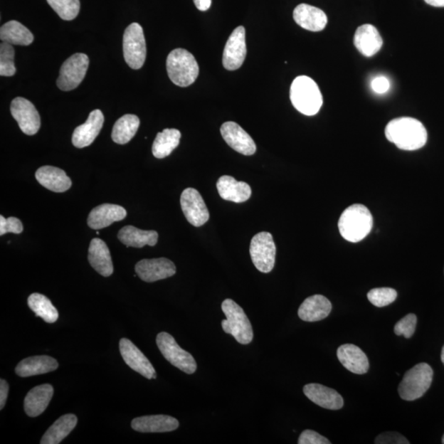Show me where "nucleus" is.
<instances>
[{
    "label": "nucleus",
    "instance_id": "f257e3e1",
    "mask_svg": "<svg viewBox=\"0 0 444 444\" xmlns=\"http://www.w3.org/2000/svg\"><path fill=\"white\" fill-rule=\"evenodd\" d=\"M385 136L401 150L416 151L426 144V127L418 120L401 117L391 120L386 126Z\"/></svg>",
    "mask_w": 444,
    "mask_h": 444
},
{
    "label": "nucleus",
    "instance_id": "f03ea898",
    "mask_svg": "<svg viewBox=\"0 0 444 444\" xmlns=\"http://www.w3.org/2000/svg\"><path fill=\"white\" fill-rule=\"evenodd\" d=\"M373 224L372 214L366 206L353 204L343 211L338 221V229L346 240L357 243L370 233Z\"/></svg>",
    "mask_w": 444,
    "mask_h": 444
},
{
    "label": "nucleus",
    "instance_id": "7ed1b4c3",
    "mask_svg": "<svg viewBox=\"0 0 444 444\" xmlns=\"http://www.w3.org/2000/svg\"><path fill=\"white\" fill-rule=\"evenodd\" d=\"M290 98L293 107L305 115L318 114L322 105L318 84L307 76H299L295 79L290 86Z\"/></svg>",
    "mask_w": 444,
    "mask_h": 444
},
{
    "label": "nucleus",
    "instance_id": "20e7f679",
    "mask_svg": "<svg viewBox=\"0 0 444 444\" xmlns=\"http://www.w3.org/2000/svg\"><path fill=\"white\" fill-rule=\"evenodd\" d=\"M169 78L179 87H189L196 80L199 67L191 53L179 48L169 54L166 60Z\"/></svg>",
    "mask_w": 444,
    "mask_h": 444
},
{
    "label": "nucleus",
    "instance_id": "39448f33",
    "mask_svg": "<svg viewBox=\"0 0 444 444\" xmlns=\"http://www.w3.org/2000/svg\"><path fill=\"white\" fill-rule=\"evenodd\" d=\"M226 319L221 321L222 329L242 345L250 344L253 338L251 322L240 306L234 300L226 299L221 305Z\"/></svg>",
    "mask_w": 444,
    "mask_h": 444
},
{
    "label": "nucleus",
    "instance_id": "423d86ee",
    "mask_svg": "<svg viewBox=\"0 0 444 444\" xmlns=\"http://www.w3.org/2000/svg\"><path fill=\"white\" fill-rule=\"evenodd\" d=\"M433 371L430 364L421 363L407 371L398 387L401 399L415 401L424 396L430 388Z\"/></svg>",
    "mask_w": 444,
    "mask_h": 444
},
{
    "label": "nucleus",
    "instance_id": "0eeeda50",
    "mask_svg": "<svg viewBox=\"0 0 444 444\" xmlns=\"http://www.w3.org/2000/svg\"><path fill=\"white\" fill-rule=\"evenodd\" d=\"M124 57L127 65L133 70L144 66L147 56L144 29L137 23L126 28L123 39Z\"/></svg>",
    "mask_w": 444,
    "mask_h": 444
},
{
    "label": "nucleus",
    "instance_id": "6e6552de",
    "mask_svg": "<svg viewBox=\"0 0 444 444\" xmlns=\"http://www.w3.org/2000/svg\"><path fill=\"white\" fill-rule=\"evenodd\" d=\"M157 345L163 356L174 367L188 374L196 371L197 363L191 354L183 350L169 333L160 332L157 337Z\"/></svg>",
    "mask_w": 444,
    "mask_h": 444
},
{
    "label": "nucleus",
    "instance_id": "1a4fd4ad",
    "mask_svg": "<svg viewBox=\"0 0 444 444\" xmlns=\"http://www.w3.org/2000/svg\"><path fill=\"white\" fill-rule=\"evenodd\" d=\"M276 251L273 236L269 232H260L253 237L250 253L253 263L258 271L268 273L273 270Z\"/></svg>",
    "mask_w": 444,
    "mask_h": 444
},
{
    "label": "nucleus",
    "instance_id": "9d476101",
    "mask_svg": "<svg viewBox=\"0 0 444 444\" xmlns=\"http://www.w3.org/2000/svg\"><path fill=\"white\" fill-rule=\"evenodd\" d=\"M89 66V58L85 54L77 53L63 63L57 86L62 91L68 92L75 89L86 76Z\"/></svg>",
    "mask_w": 444,
    "mask_h": 444
},
{
    "label": "nucleus",
    "instance_id": "9b49d317",
    "mask_svg": "<svg viewBox=\"0 0 444 444\" xmlns=\"http://www.w3.org/2000/svg\"><path fill=\"white\" fill-rule=\"evenodd\" d=\"M181 205L185 218L194 226H202L209 220L208 209L197 189H184L181 197Z\"/></svg>",
    "mask_w": 444,
    "mask_h": 444
},
{
    "label": "nucleus",
    "instance_id": "f8f14e48",
    "mask_svg": "<svg viewBox=\"0 0 444 444\" xmlns=\"http://www.w3.org/2000/svg\"><path fill=\"white\" fill-rule=\"evenodd\" d=\"M13 117L26 135H34L41 128V117L35 105L23 97L15 98L10 107Z\"/></svg>",
    "mask_w": 444,
    "mask_h": 444
},
{
    "label": "nucleus",
    "instance_id": "ddd939ff",
    "mask_svg": "<svg viewBox=\"0 0 444 444\" xmlns=\"http://www.w3.org/2000/svg\"><path fill=\"white\" fill-rule=\"evenodd\" d=\"M247 55L245 42V29L244 26H238L227 41L224 52L223 66L227 70H236L245 62Z\"/></svg>",
    "mask_w": 444,
    "mask_h": 444
},
{
    "label": "nucleus",
    "instance_id": "4468645a",
    "mask_svg": "<svg viewBox=\"0 0 444 444\" xmlns=\"http://www.w3.org/2000/svg\"><path fill=\"white\" fill-rule=\"evenodd\" d=\"M137 276L146 282H154L174 276L176 268L166 258L142 259L136 264Z\"/></svg>",
    "mask_w": 444,
    "mask_h": 444
},
{
    "label": "nucleus",
    "instance_id": "2eb2a0df",
    "mask_svg": "<svg viewBox=\"0 0 444 444\" xmlns=\"http://www.w3.org/2000/svg\"><path fill=\"white\" fill-rule=\"evenodd\" d=\"M120 351L125 362L147 379H155L157 373L154 367L133 342L127 338H122L120 342Z\"/></svg>",
    "mask_w": 444,
    "mask_h": 444
},
{
    "label": "nucleus",
    "instance_id": "dca6fc26",
    "mask_svg": "<svg viewBox=\"0 0 444 444\" xmlns=\"http://www.w3.org/2000/svg\"><path fill=\"white\" fill-rule=\"evenodd\" d=\"M221 134L226 144L240 154L252 156L256 152L255 141L239 125L232 121L226 122L221 127Z\"/></svg>",
    "mask_w": 444,
    "mask_h": 444
},
{
    "label": "nucleus",
    "instance_id": "f3484780",
    "mask_svg": "<svg viewBox=\"0 0 444 444\" xmlns=\"http://www.w3.org/2000/svg\"><path fill=\"white\" fill-rule=\"evenodd\" d=\"M104 124V115L100 110H95L90 113L85 123L77 127L74 130L72 142L74 147L83 148L92 144L102 130Z\"/></svg>",
    "mask_w": 444,
    "mask_h": 444
},
{
    "label": "nucleus",
    "instance_id": "a211bd4d",
    "mask_svg": "<svg viewBox=\"0 0 444 444\" xmlns=\"http://www.w3.org/2000/svg\"><path fill=\"white\" fill-rule=\"evenodd\" d=\"M304 393L307 398L322 408L340 410L344 406L342 396L336 390L319 384H310L304 387Z\"/></svg>",
    "mask_w": 444,
    "mask_h": 444
},
{
    "label": "nucleus",
    "instance_id": "6ab92c4d",
    "mask_svg": "<svg viewBox=\"0 0 444 444\" xmlns=\"http://www.w3.org/2000/svg\"><path fill=\"white\" fill-rule=\"evenodd\" d=\"M381 35L374 26L364 24L359 26L354 36V45L359 53L366 57L376 55L383 46Z\"/></svg>",
    "mask_w": 444,
    "mask_h": 444
},
{
    "label": "nucleus",
    "instance_id": "aec40b11",
    "mask_svg": "<svg viewBox=\"0 0 444 444\" xmlns=\"http://www.w3.org/2000/svg\"><path fill=\"white\" fill-rule=\"evenodd\" d=\"M126 216L127 211L121 206L105 204L92 210L88 216V225L93 230L104 229L114 222L124 220Z\"/></svg>",
    "mask_w": 444,
    "mask_h": 444
},
{
    "label": "nucleus",
    "instance_id": "412c9836",
    "mask_svg": "<svg viewBox=\"0 0 444 444\" xmlns=\"http://www.w3.org/2000/svg\"><path fill=\"white\" fill-rule=\"evenodd\" d=\"M293 18L301 28L310 31H321L327 23V15L322 10L306 4L295 9Z\"/></svg>",
    "mask_w": 444,
    "mask_h": 444
},
{
    "label": "nucleus",
    "instance_id": "4be33fe9",
    "mask_svg": "<svg viewBox=\"0 0 444 444\" xmlns=\"http://www.w3.org/2000/svg\"><path fill=\"white\" fill-rule=\"evenodd\" d=\"M337 356L339 361L349 371L356 374H364L369 368V359L361 348L353 344H345L337 349Z\"/></svg>",
    "mask_w": 444,
    "mask_h": 444
},
{
    "label": "nucleus",
    "instance_id": "5701e85b",
    "mask_svg": "<svg viewBox=\"0 0 444 444\" xmlns=\"http://www.w3.org/2000/svg\"><path fill=\"white\" fill-rule=\"evenodd\" d=\"M179 421L165 415L137 417L132 421L133 430L142 433H165L178 429Z\"/></svg>",
    "mask_w": 444,
    "mask_h": 444
},
{
    "label": "nucleus",
    "instance_id": "b1692460",
    "mask_svg": "<svg viewBox=\"0 0 444 444\" xmlns=\"http://www.w3.org/2000/svg\"><path fill=\"white\" fill-rule=\"evenodd\" d=\"M216 188L221 199L236 204L246 202L252 194L250 185L245 182L237 181L230 176L220 177L216 183Z\"/></svg>",
    "mask_w": 444,
    "mask_h": 444
},
{
    "label": "nucleus",
    "instance_id": "393cba45",
    "mask_svg": "<svg viewBox=\"0 0 444 444\" xmlns=\"http://www.w3.org/2000/svg\"><path fill=\"white\" fill-rule=\"evenodd\" d=\"M88 260L91 266L105 278L111 276L114 272L112 259L109 248L98 238L91 241L88 250Z\"/></svg>",
    "mask_w": 444,
    "mask_h": 444
},
{
    "label": "nucleus",
    "instance_id": "a878e982",
    "mask_svg": "<svg viewBox=\"0 0 444 444\" xmlns=\"http://www.w3.org/2000/svg\"><path fill=\"white\" fill-rule=\"evenodd\" d=\"M36 179L42 186L56 193L65 192L72 186L71 179L66 173L54 166L39 168L36 172Z\"/></svg>",
    "mask_w": 444,
    "mask_h": 444
},
{
    "label": "nucleus",
    "instance_id": "bb28decb",
    "mask_svg": "<svg viewBox=\"0 0 444 444\" xmlns=\"http://www.w3.org/2000/svg\"><path fill=\"white\" fill-rule=\"evenodd\" d=\"M332 304L322 295H314L306 299L300 306L298 315L305 322H318L327 318L331 313Z\"/></svg>",
    "mask_w": 444,
    "mask_h": 444
},
{
    "label": "nucleus",
    "instance_id": "cd10ccee",
    "mask_svg": "<svg viewBox=\"0 0 444 444\" xmlns=\"http://www.w3.org/2000/svg\"><path fill=\"white\" fill-rule=\"evenodd\" d=\"M54 394V388L51 384L36 386L31 389L24 399V410L30 417L39 416L49 406Z\"/></svg>",
    "mask_w": 444,
    "mask_h": 444
},
{
    "label": "nucleus",
    "instance_id": "c85d7f7f",
    "mask_svg": "<svg viewBox=\"0 0 444 444\" xmlns=\"http://www.w3.org/2000/svg\"><path fill=\"white\" fill-rule=\"evenodd\" d=\"M58 367L59 364L56 359L38 356L23 359L16 367L15 372L18 376L26 378L55 371Z\"/></svg>",
    "mask_w": 444,
    "mask_h": 444
},
{
    "label": "nucleus",
    "instance_id": "c756f323",
    "mask_svg": "<svg viewBox=\"0 0 444 444\" xmlns=\"http://www.w3.org/2000/svg\"><path fill=\"white\" fill-rule=\"evenodd\" d=\"M118 239L127 247L155 246L158 240V233L155 231H142L134 226H127L120 231Z\"/></svg>",
    "mask_w": 444,
    "mask_h": 444
},
{
    "label": "nucleus",
    "instance_id": "7c9ffc66",
    "mask_svg": "<svg viewBox=\"0 0 444 444\" xmlns=\"http://www.w3.org/2000/svg\"><path fill=\"white\" fill-rule=\"evenodd\" d=\"M78 424V418L73 414L60 417L42 437L41 444H58L65 440Z\"/></svg>",
    "mask_w": 444,
    "mask_h": 444
},
{
    "label": "nucleus",
    "instance_id": "2f4dec72",
    "mask_svg": "<svg viewBox=\"0 0 444 444\" xmlns=\"http://www.w3.org/2000/svg\"><path fill=\"white\" fill-rule=\"evenodd\" d=\"M0 39L11 45L29 46L33 43L34 36L22 23L10 21L0 28Z\"/></svg>",
    "mask_w": 444,
    "mask_h": 444
},
{
    "label": "nucleus",
    "instance_id": "473e14b6",
    "mask_svg": "<svg viewBox=\"0 0 444 444\" xmlns=\"http://www.w3.org/2000/svg\"><path fill=\"white\" fill-rule=\"evenodd\" d=\"M181 133L176 129H166L158 133L152 145V154L162 159L176 149L181 141Z\"/></svg>",
    "mask_w": 444,
    "mask_h": 444
},
{
    "label": "nucleus",
    "instance_id": "72a5a7b5",
    "mask_svg": "<svg viewBox=\"0 0 444 444\" xmlns=\"http://www.w3.org/2000/svg\"><path fill=\"white\" fill-rule=\"evenodd\" d=\"M140 125V120L134 115H125L116 121L112 130L113 141L115 144H126L133 139Z\"/></svg>",
    "mask_w": 444,
    "mask_h": 444
},
{
    "label": "nucleus",
    "instance_id": "f704fd0d",
    "mask_svg": "<svg viewBox=\"0 0 444 444\" xmlns=\"http://www.w3.org/2000/svg\"><path fill=\"white\" fill-rule=\"evenodd\" d=\"M29 308L48 324H54L59 319V313L46 295L39 293L31 294L28 300Z\"/></svg>",
    "mask_w": 444,
    "mask_h": 444
},
{
    "label": "nucleus",
    "instance_id": "c9c22d12",
    "mask_svg": "<svg viewBox=\"0 0 444 444\" xmlns=\"http://www.w3.org/2000/svg\"><path fill=\"white\" fill-rule=\"evenodd\" d=\"M47 2L63 20H73L80 11L79 0H47Z\"/></svg>",
    "mask_w": 444,
    "mask_h": 444
},
{
    "label": "nucleus",
    "instance_id": "e433bc0d",
    "mask_svg": "<svg viewBox=\"0 0 444 444\" xmlns=\"http://www.w3.org/2000/svg\"><path fill=\"white\" fill-rule=\"evenodd\" d=\"M15 51L11 44L4 42L0 45V75L12 77L16 73Z\"/></svg>",
    "mask_w": 444,
    "mask_h": 444
},
{
    "label": "nucleus",
    "instance_id": "4c0bfd02",
    "mask_svg": "<svg viewBox=\"0 0 444 444\" xmlns=\"http://www.w3.org/2000/svg\"><path fill=\"white\" fill-rule=\"evenodd\" d=\"M367 297L370 303L376 307L382 308L393 303L398 297V292L393 288H374L370 290Z\"/></svg>",
    "mask_w": 444,
    "mask_h": 444
},
{
    "label": "nucleus",
    "instance_id": "58836bf2",
    "mask_svg": "<svg viewBox=\"0 0 444 444\" xmlns=\"http://www.w3.org/2000/svg\"><path fill=\"white\" fill-rule=\"evenodd\" d=\"M417 324V317L414 314H409L396 322L394 332L396 336L403 335L406 338H411L414 335Z\"/></svg>",
    "mask_w": 444,
    "mask_h": 444
},
{
    "label": "nucleus",
    "instance_id": "ea45409f",
    "mask_svg": "<svg viewBox=\"0 0 444 444\" xmlns=\"http://www.w3.org/2000/svg\"><path fill=\"white\" fill-rule=\"evenodd\" d=\"M23 231L22 221L17 218H4V216H0V236L7 233L21 234Z\"/></svg>",
    "mask_w": 444,
    "mask_h": 444
},
{
    "label": "nucleus",
    "instance_id": "a19ab883",
    "mask_svg": "<svg viewBox=\"0 0 444 444\" xmlns=\"http://www.w3.org/2000/svg\"><path fill=\"white\" fill-rule=\"evenodd\" d=\"M299 444H330L327 438L322 436L314 430H306L300 435Z\"/></svg>",
    "mask_w": 444,
    "mask_h": 444
},
{
    "label": "nucleus",
    "instance_id": "79ce46f5",
    "mask_svg": "<svg viewBox=\"0 0 444 444\" xmlns=\"http://www.w3.org/2000/svg\"><path fill=\"white\" fill-rule=\"evenodd\" d=\"M376 444H409L406 438L396 432H386L375 438Z\"/></svg>",
    "mask_w": 444,
    "mask_h": 444
},
{
    "label": "nucleus",
    "instance_id": "37998d69",
    "mask_svg": "<svg viewBox=\"0 0 444 444\" xmlns=\"http://www.w3.org/2000/svg\"><path fill=\"white\" fill-rule=\"evenodd\" d=\"M371 88L374 92L377 94H384L388 91L390 83L387 78L379 76L373 79Z\"/></svg>",
    "mask_w": 444,
    "mask_h": 444
},
{
    "label": "nucleus",
    "instance_id": "c03bdc74",
    "mask_svg": "<svg viewBox=\"0 0 444 444\" xmlns=\"http://www.w3.org/2000/svg\"><path fill=\"white\" fill-rule=\"evenodd\" d=\"M9 386L5 380H0V410H3L6 404Z\"/></svg>",
    "mask_w": 444,
    "mask_h": 444
},
{
    "label": "nucleus",
    "instance_id": "a18cd8bd",
    "mask_svg": "<svg viewBox=\"0 0 444 444\" xmlns=\"http://www.w3.org/2000/svg\"><path fill=\"white\" fill-rule=\"evenodd\" d=\"M194 2L200 11H207L211 4V0H194Z\"/></svg>",
    "mask_w": 444,
    "mask_h": 444
},
{
    "label": "nucleus",
    "instance_id": "49530a36",
    "mask_svg": "<svg viewBox=\"0 0 444 444\" xmlns=\"http://www.w3.org/2000/svg\"><path fill=\"white\" fill-rule=\"evenodd\" d=\"M425 1L433 7H444V0H425Z\"/></svg>",
    "mask_w": 444,
    "mask_h": 444
},
{
    "label": "nucleus",
    "instance_id": "de8ad7c7",
    "mask_svg": "<svg viewBox=\"0 0 444 444\" xmlns=\"http://www.w3.org/2000/svg\"><path fill=\"white\" fill-rule=\"evenodd\" d=\"M441 359H442V362L444 364V346L442 349V352H441Z\"/></svg>",
    "mask_w": 444,
    "mask_h": 444
},
{
    "label": "nucleus",
    "instance_id": "09e8293b",
    "mask_svg": "<svg viewBox=\"0 0 444 444\" xmlns=\"http://www.w3.org/2000/svg\"><path fill=\"white\" fill-rule=\"evenodd\" d=\"M442 443L444 444V435H443V438H442Z\"/></svg>",
    "mask_w": 444,
    "mask_h": 444
}]
</instances>
